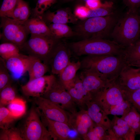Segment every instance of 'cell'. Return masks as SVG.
<instances>
[{
	"label": "cell",
	"instance_id": "obj_35",
	"mask_svg": "<svg viewBox=\"0 0 140 140\" xmlns=\"http://www.w3.org/2000/svg\"><path fill=\"white\" fill-rule=\"evenodd\" d=\"M123 90L125 99L128 101L140 113V89Z\"/></svg>",
	"mask_w": 140,
	"mask_h": 140
},
{
	"label": "cell",
	"instance_id": "obj_18",
	"mask_svg": "<svg viewBox=\"0 0 140 140\" xmlns=\"http://www.w3.org/2000/svg\"><path fill=\"white\" fill-rule=\"evenodd\" d=\"M85 89L93 95L102 89L107 82L94 71L89 69H82L79 75Z\"/></svg>",
	"mask_w": 140,
	"mask_h": 140
},
{
	"label": "cell",
	"instance_id": "obj_11",
	"mask_svg": "<svg viewBox=\"0 0 140 140\" xmlns=\"http://www.w3.org/2000/svg\"><path fill=\"white\" fill-rule=\"evenodd\" d=\"M56 79L53 74L44 75L29 81L22 86L21 90L26 96L42 97L51 88Z\"/></svg>",
	"mask_w": 140,
	"mask_h": 140
},
{
	"label": "cell",
	"instance_id": "obj_23",
	"mask_svg": "<svg viewBox=\"0 0 140 140\" xmlns=\"http://www.w3.org/2000/svg\"><path fill=\"white\" fill-rule=\"evenodd\" d=\"M49 70V67L39 59L33 57L27 72L29 80L40 78L44 75Z\"/></svg>",
	"mask_w": 140,
	"mask_h": 140
},
{
	"label": "cell",
	"instance_id": "obj_21",
	"mask_svg": "<svg viewBox=\"0 0 140 140\" xmlns=\"http://www.w3.org/2000/svg\"><path fill=\"white\" fill-rule=\"evenodd\" d=\"M22 24L28 34L53 37L47 25L38 17H32Z\"/></svg>",
	"mask_w": 140,
	"mask_h": 140
},
{
	"label": "cell",
	"instance_id": "obj_28",
	"mask_svg": "<svg viewBox=\"0 0 140 140\" xmlns=\"http://www.w3.org/2000/svg\"><path fill=\"white\" fill-rule=\"evenodd\" d=\"M121 118L127 122L136 134H138L140 131V113L133 106L128 113Z\"/></svg>",
	"mask_w": 140,
	"mask_h": 140
},
{
	"label": "cell",
	"instance_id": "obj_31",
	"mask_svg": "<svg viewBox=\"0 0 140 140\" xmlns=\"http://www.w3.org/2000/svg\"><path fill=\"white\" fill-rule=\"evenodd\" d=\"M20 50L17 46L11 43L5 42L0 45V55L4 60L19 55Z\"/></svg>",
	"mask_w": 140,
	"mask_h": 140
},
{
	"label": "cell",
	"instance_id": "obj_16",
	"mask_svg": "<svg viewBox=\"0 0 140 140\" xmlns=\"http://www.w3.org/2000/svg\"><path fill=\"white\" fill-rule=\"evenodd\" d=\"M33 57L20 53L5 60L6 68L12 77L18 79L27 72Z\"/></svg>",
	"mask_w": 140,
	"mask_h": 140
},
{
	"label": "cell",
	"instance_id": "obj_51",
	"mask_svg": "<svg viewBox=\"0 0 140 140\" xmlns=\"http://www.w3.org/2000/svg\"></svg>",
	"mask_w": 140,
	"mask_h": 140
},
{
	"label": "cell",
	"instance_id": "obj_26",
	"mask_svg": "<svg viewBox=\"0 0 140 140\" xmlns=\"http://www.w3.org/2000/svg\"><path fill=\"white\" fill-rule=\"evenodd\" d=\"M83 138L86 140H111L108 130L95 123Z\"/></svg>",
	"mask_w": 140,
	"mask_h": 140
},
{
	"label": "cell",
	"instance_id": "obj_30",
	"mask_svg": "<svg viewBox=\"0 0 140 140\" xmlns=\"http://www.w3.org/2000/svg\"><path fill=\"white\" fill-rule=\"evenodd\" d=\"M8 109L17 119L23 116L25 113V102L22 99L16 97L8 106Z\"/></svg>",
	"mask_w": 140,
	"mask_h": 140
},
{
	"label": "cell",
	"instance_id": "obj_41",
	"mask_svg": "<svg viewBox=\"0 0 140 140\" xmlns=\"http://www.w3.org/2000/svg\"><path fill=\"white\" fill-rule=\"evenodd\" d=\"M66 89L70 94L76 104L81 107L86 105V99L74 87L69 86Z\"/></svg>",
	"mask_w": 140,
	"mask_h": 140
},
{
	"label": "cell",
	"instance_id": "obj_6",
	"mask_svg": "<svg viewBox=\"0 0 140 140\" xmlns=\"http://www.w3.org/2000/svg\"><path fill=\"white\" fill-rule=\"evenodd\" d=\"M24 140H50L52 139L42 121L38 108L31 110L20 130Z\"/></svg>",
	"mask_w": 140,
	"mask_h": 140
},
{
	"label": "cell",
	"instance_id": "obj_8",
	"mask_svg": "<svg viewBox=\"0 0 140 140\" xmlns=\"http://www.w3.org/2000/svg\"><path fill=\"white\" fill-rule=\"evenodd\" d=\"M124 99L123 90L115 80L107 82L102 89L93 95L92 100L97 103L107 114L111 108Z\"/></svg>",
	"mask_w": 140,
	"mask_h": 140
},
{
	"label": "cell",
	"instance_id": "obj_24",
	"mask_svg": "<svg viewBox=\"0 0 140 140\" xmlns=\"http://www.w3.org/2000/svg\"><path fill=\"white\" fill-rule=\"evenodd\" d=\"M47 26L56 39L60 40L63 38L77 36L76 33L66 24L51 23Z\"/></svg>",
	"mask_w": 140,
	"mask_h": 140
},
{
	"label": "cell",
	"instance_id": "obj_10",
	"mask_svg": "<svg viewBox=\"0 0 140 140\" xmlns=\"http://www.w3.org/2000/svg\"><path fill=\"white\" fill-rule=\"evenodd\" d=\"M71 52L66 43L60 40L57 44L47 64L53 74L59 75L71 62Z\"/></svg>",
	"mask_w": 140,
	"mask_h": 140
},
{
	"label": "cell",
	"instance_id": "obj_4",
	"mask_svg": "<svg viewBox=\"0 0 140 140\" xmlns=\"http://www.w3.org/2000/svg\"><path fill=\"white\" fill-rule=\"evenodd\" d=\"M68 45L71 51L77 56L106 54L122 56L125 48L113 40L103 38L83 39Z\"/></svg>",
	"mask_w": 140,
	"mask_h": 140
},
{
	"label": "cell",
	"instance_id": "obj_17",
	"mask_svg": "<svg viewBox=\"0 0 140 140\" xmlns=\"http://www.w3.org/2000/svg\"><path fill=\"white\" fill-rule=\"evenodd\" d=\"M38 17L47 25L51 23L76 24L79 19L68 8L59 9L54 12L48 10Z\"/></svg>",
	"mask_w": 140,
	"mask_h": 140
},
{
	"label": "cell",
	"instance_id": "obj_32",
	"mask_svg": "<svg viewBox=\"0 0 140 140\" xmlns=\"http://www.w3.org/2000/svg\"><path fill=\"white\" fill-rule=\"evenodd\" d=\"M16 119L8 109L4 106L0 108V127L2 130L10 128V127Z\"/></svg>",
	"mask_w": 140,
	"mask_h": 140
},
{
	"label": "cell",
	"instance_id": "obj_14",
	"mask_svg": "<svg viewBox=\"0 0 140 140\" xmlns=\"http://www.w3.org/2000/svg\"><path fill=\"white\" fill-rule=\"evenodd\" d=\"M68 125L82 137L94 125V123L89 115L87 110H80L68 114Z\"/></svg>",
	"mask_w": 140,
	"mask_h": 140
},
{
	"label": "cell",
	"instance_id": "obj_2",
	"mask_svg": "<svg viewBox=\"0 0 140 140\" xmlns=\"http://www.w3.org/2000/svg\"><path fill=\"white\" fill-rule=\"evenodd\" d=\"M114 41L125 48L135 44L140 37L139 10L128 11L118 20L110 35Z\"/></svg>",
	"mask_w": 140,
	"mask_h": 140
},
{
	"label": "cell",
	"instance_id": "obj_20",
	"mask_svg": "<svg viewBox=\"0 0 140 140\" xmlns=\"http://www.w3.org/2000/svg\"><path fill=\"white\" fill-rule=\"evenodd\" d=\"M88 113L94 123L107 130L110 129L111 120L101 107L92 100L86 103Z\"/></svg>",
	"mask_w": 140,
	"mask_h": 140
},
{
	"label": "cell",
	"instance_id": "obj_43",
	"mask_svg": "<svg viewBox=\"0 0 140 140\" xmlns=\"http://www.w3.org/2000/svg\"><path fill=\"white\" fill-rule=\"evenodd\" d=\"M89 9L86 7L79 6L76 7L74 12V15L79 19L83 20L87 11Z\"/></svg>",
	"mask_w": 140,
	"mask_h": 140
},
{
	"label": "cell",
	"instance_id": "obj_22",
	"mask_svg": "<svg viewBox=\"0 0 140 140\" xmlns=\"http://www.w3.org/2000/svg\"><path fill=\"white\" fill-rule=\"evenodd\" d=\"M81 61H71L59 74V81L66 89L76 76L78 70L81 68Z\"/></svg>",
	"mask_w": 140,
	"mask_h": 140
},
{
	"label": "cell",
	"instance_id": "obj_39",
	"mask_svg": "<svg viewBox=\"0 0 140 140\" xmlns=\"http://www.w3.org/2000/svg\"><path fill=\"white\" fill-rule=\"evenodd\" d=\"M0 134V140H24L20 130L14 128L3 130Z\"/></svg>",
	"mask_w": 140,
	"mask_h": 140
},
{
	"label": "cell",
	"instance_id": "obj_27",
	"mask_svg": "<svg viewBox=\"0 0 140 140\" xmlns=\"http://www.w3.org/2000/svg\"><path fill=\"white\" fill-rule=\"evenodd\" d=\"M122 56L127 64L140 60V38L134 44L124 48Z\"/></svg>",
	"mask_w": 140,
	"mask_h": 140
},
{
	"label": "cell",
	"instance_id": "obj_49",
	"mask_svg": "<svg viewBox=\"0 0 140 140\" xmlns=\"http://www.w3.org/2000/svg\"><path fill=\"white\" fill-rule=\"evenodd\" d=\"M139 13H140V11H139Z\"/></svg>",
	"mask_w": 140,
	"mask_h": 140
},
{
	"label": "cell",
	"instance_id": "obj_46",
	"mask_svg": "<svg viewBox=\"0 0 140 140\" xmlns=\"http://www.w3.org/2000/svg\"><path fill=\"white\" fill-rule=\"evenodd\" d=\"M73 0H64V1L65 2H67L71 1H72Z\"/></svg>",
	"mask_w": 140,
	"mask_h": 140
},
{
	"label": "cell",
	"instance_id": "obj_50",
	"mask_svg": "<svg viewBox=\"0 0 140 140\" xmlns=\"http://www.w3.org/2000/svg\"><path fill=\"white\" fill-rule=\"evenodd\" d=\"M139 135H140V134Z\"/></svg>",
	"mask_w": 140,
	"mask_h": 140
},
{
	"label": "cell",
	"instance_id": "obj_45",
	"mask_svg": "<svg viewBox=\"0 0 140 140\" xmlns=\"http://www.w3.org/2000/svg\"><path fill=\"white\" fill-rule=\"evenodd\" d=\"M128 65L133 67L140 68V60L132 62Z\"/></svg>",
	"mask_w": 140,
	"mask_h": 140
},
{
	"label": "cell",
	"instance_id": "obj_34",
	"mask_svg": "<svg viewBox=\"0 0 140 140\" xmlns=\"http://www.w3.org/2000/svg\"><path fill=\"white\" fill-rule=\"evenodd\" d=\"M15 90L11 85L0 90V107L8 105L16 97Z\"/></svg>",
	"mask_w": 140,
	"mask_h": 140
},
{
	"label": "cell",
	"instance_id": "obj_1",
	"mask_svg": "<svg viewBox=\"0 0 140 140\" xmlns=\"http://www.w3.org/2000/svg\"><path fill=\"white\" fill-rule=\"evenodd\" d=\"M81 62V68L94 71L107 82L115 80L127 64L122 56L109 54L87 55Z\"/></svg>",
	"mask_w": 140,
	"mask_h": 140
},
{
	"label": "cell",
	"instance_id": "obj_15",
	"mask_svg": "<svg viewBox=\"0 0 140 140\" xmlns=\"http://www.w3.org/2000/svg\"><path fill=\"white\" fill-rule=\"evenodd\" d=\"M110 129L108 130L111 140H134L135 132L121 118L115 115L111 120Z\"/></svg>",
	"mask_w": 140,
	"mask_h": 140
},
{
	"label": "cell",
	"instance_id": "obj_3",
	"mask_svg": "<svg viewBox=\"0 0 140 140\" xmlns=\"http://www.w3.org/2000/svg\"><path fill=\"white\" fill-rule=\"evenodd\" d=\"M118 18L114 14L92 17L81 20L76 24L74 31L83 39L105 38L110 36Z\"/></svg>",
	"mask_w": 140,
	"mask_h": 140
},
{
	"label": "cell",
	"instance_id": "obj_36",
	"mask_svg": "<svg viewBox=\"0 0 140 140\" xmlns=\"http://www.w3.org/2000/svg\"><path fill=\"white\" fill-rule=\"evenodd\" d=\"M57 0H38L35 8L32 10V17H38L46 11Z\"/></svg>",
	"mask_w": 140,
	"mask_h": 140
},
{
	"label": "cell",
	"instance_id": "obj_40",
	"mask_svg": "<svg viewBox=\"0 0 140 140\" xmlns=\"http://www.w3.org/2000/svg\"><path fill=\"white\" fill-rule=\"evenodd\" d=\"M70 86L75 88L84 96L87 102L92 99V95L84 88L79 75H76L68 87Z\"/></svg>",
	"mask_w": 140,
	"mask_h": 140
},
{
	"label": "cell",
	"instance_id": "obj_25",
	"mask_svg": "<svg viewBox=\"0 0 140 140\" xmlns=\"http://www.w3.org/2000/svg\"><path fill=\"white\" fill-rule=\"evenodd\" d=\"M30 14L27 3L23 0H18L13 11V19L22 24L29 19Z\"/></svg>",
	"mask_w": 140,
	"mask_h": 140
},
{
	"label": "cell",
	"instance_id": "obj_42",
	"mask_svg": "<svg viewBox=\"0 0 140 140\" xmlns=\"http://www.w3.org/2000/svg\"><path fill=\"white\" fill-rule=\"evenodd\" d=\"M128 8V11H136L140 8V0H122Z\"/></svg>",
	"mask_w": 140,
	"mask_h": 140
},
{
	"label": "cell",
	"instance_id": "obj_44",
	"mask_svg": "<svg viewBox=\"0 0 140 140\" xmlns=\"http://www.w3.org/2000/svg\"><path fill=\"white\" fill-rule=\"evenodd\" d=\"M86 3L87 6L90 9L95 8L100 6L99 1L97 0H88Z\"/></svg>",
	"mask_w": 140,
	"mask_h": 140
},
{
	"label": "cell",
	"instance_id": "obj_33",
	"mask_svg": "<svg viewBox=\"0 0 140 140\" xmlns=\"http://www.w3.org/2000/svg\"><path fill=\"white\" fill-rule=\"evenodd\" d=\"M132 106L131 104L125 99L122 101L111 108L107 114L114 115H125L131 110Z\"/></svg>",
	"mask_w": 140,
	"mask_h": 140
},
{
	"label": "cell",
	"instance_id": "obj_38",
	"mask_svg": "<svg viewBox=\"0 0 140 140\" xmlns=\"http://www.w3.org/2000/svg\"><path fill=\"white\" fill-rule=\"evenodd\" d=\"M0 90L5 87L10 85L11 78L6 66L5 61L0 58Z\"/></svg>",
	"mask_w": 140,
	"mask_h": 140
},
{
	"label": "cell",
	"instance_id": "obj_37",
	"mask_svg": "<svg viewBox=\"0 0 140 140\" xmlns=\"http://www.w3.org/2000/svg\"><path fill=\"white\" fill-rule=\"evenodd\" d=\"M18 0H3L0 9V16L13 18V12Z\"/></svg>",
	"mask_w": 140,
	"mask_h": 140
},
{
	"label": "cell",
	"instance_id": "obj_48",
	"mask_svg": "<svg viewBox=\"0 0 140 140\" xmlns=\"http://www.w3.org/2000/svg\"><path fill=\"white\" fill-rule=\"evenodd\" d=\"M138 134H139V135H140V132H139V133H138Z\"/></svg>",
	"mask_w": 140,
	"mask_h": 140
},
{
	"label": "cell",
	"instance_id": "obj_47",
	"mask_svg": "<svg viewBox=\"0 0 140 140\" xmlns=\"http://www.w3.org/2000/svg\"><path fill=\"white\" fill-rule=\"evenodd\" d=\"M80 0L82 2H86L88 0ZM97 0L100 1V0Z\"/></svg>",
	"mask_w": 140,
	"mask_h": 140
},
{
	"label": "cell",
	"instance_id": "obj_29",
	"mask_svg": "<svg viewBox=\"0 0 140 140\" xmlns=\"http://www.w3.org/2000/svg\"><path fill=\"white\" fill-rule=\"evenodd\" d=\"M114 14V13L112 3H106L96 8L89 10L83 20L91 17H104Z\"/></svg>",
	"mask_w": 140,
	"mask_h": 140
},
{
	"label": "cell",
	"instance_id": "obj_7",
	"mask_svg": "<svg viewBox=\"0 0 140 140\" xmlns=\"http://www.w3.org/2000/svg\"><path fill=\"white\" fill-rule=\"evenodd\" d=\"M0 27L2 30L1 39L4 42L15 44L20 50L26 41L28 34L23 25L12 18L1 17Z\"/></svg>",
	"mask_w": 140,
	"mask_h": 140
},
{
	"label": "cell",
	"instance_id": "obj_9",
	"mask_svg": "<svg viewBox=\"0 0 140 140\" xmlns=\"http://www.w3.org/2000/svg\"><path fill=\"white\" fill-rule=\"evenodd\" d=\"M43 96L70 113L77 111V105L59 81H56Z\"/></svg>",
	"mask_w": 140,
	"mask_h": 140
},
{
	"label": "cell",
	"instance_id": "obj_19",
	"mask_svg": "<svg viewBox=\"0 0 140 140\" xmlns=\"http://www.w3.org/2000/svg\"><path fill=\"white\" fill-rule=\"evenodd\" d=\"M39 112L41 119L46 127L52 139L54 140H68L71 139L69 134L70 127L67 123L49 119Z\"/></svg>",
	"mask_w": 140,
	"mask_h": 140
},
{
	"label": "cell",
	"instance_id": "obj_5",
	"mask_svg": "<svg viewBox=\"0 0 140 140\" xmlns=\"http://www.w3.org/2000/svg\"><path fill=\"white\" fill-rule=\"evenodd\" d=\"M60 40L52 37L31 34L20 50L47 64L53 49Z\"/></svg>",
	"mask_w": 140,
	"mask_h": 140
},
{
	"label": "cell",
	"instance_id": "obj_12",
	"mask_svg": "<svg viewBox=\"0 0 140 140\" xmlns=\"http://www.w3.org/2000/svg\"><path fill=\"white\" fill-rule=\"evenodd\" d=\"M34 101L40 112L45 117L68 124V115L65 110L43 97H35Z\"/></svg>",
	"mask_w": 140,
	"mask_h": 140
},
{
	"label": "cell",
	"instance_id": "obj_13",
	"mask_svg": "<svg viewBox=\"0 0 140 140\" xmlns=\"http://www.w3.org/2000/svg\"><path fill=\"white\" fill-rule=\"evenodd\" d=\"M122 89L127 90L140 89V68L127 65L116 80Z\"/></svg>",
	"mask_w": 140,
	"mask_h": 140
}]
</instances>
